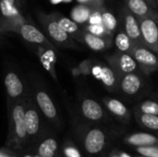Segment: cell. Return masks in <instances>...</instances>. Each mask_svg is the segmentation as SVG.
I'll return each instance as SVG.
<instances>
[{
    "mask_svg": "<svg viewBox=\"0 0 158 157\" xmlns=\"http://www.w3.org/2000/svg\"><path fill=\"white\" fill-rule=\"evenodd\" d=\"M138 157H144V156H142V155H141V156H138Z\"/></svg>",
    "mask_w": 158,
    "mask_h": 157,
    "instance_id": "cell-38",
    "label": "cell"
},
{
    "mask_svg": "<svg viewBox=\"0 0 158 157\" xmlns=\"http://www.w3.org/2000/svg\"><path fill=\"white\" fill-rule=\"evenodd\" d=\"M20 34L26 41L31 42V43H44L46 42L44 35L38 29L29 24H24L21 26Z\"/></svg>",
    "mask_w": 158,
    "mask_h": 157,
    "instance_id": "cell-19",
    "label": "cell"
},
{
    "mask_svg": "<svg viewBox=\"0 0 158 157\" xmlns=\"http://www.w3.org/2000/svg\"><path fill=\"white\" fill-rule=\"evenodd\" d=\"M78 41L83 43L93 51L103 52L111 47L114 40L111 37H100L94 35L83 29Z\"/></svg>",
    "mask_w": 158,
    "mask_h": 157,
    "instance_id": "cell-10",
    "label": "cell"
},
{
    "mask_svg": "<svg viewBox=\"0 0 158 157\" xmlns=\"http://www.w3.org/2000/svg\"><path fill=\"white\" fill-rule=\"evenodd\" d=\"M143 75L142 72H135L122 76L119 81L118 90L127 96L137 95L144 85Z\"/></svg>",
    "mask_w": 158,
    "mask_h": 157,
    "instance_id": "cell-9",
    "label": "cell"
},
{
    "mask_svg": "<svg viewBox=\"0 0 158 157\" xmlns=\"http://www.w3.org/2000/svg\"><path fill=\"white\" fill-rule=\"evenodd\" d=\"M135 151L142 156L158 157V146L138 147V148H135Z\"/></svg>",
    "mask_w": 158,
    "mask_h": 157,
    "instance_id": "cell-28",
    "label": "cell"
},
{
    "mask_svg": "<svg viewBox=\"0 0 158 157\" xmlns=\"http://www.w3.org/2000/svg\"><path fill=\"white\" fill-rule=\"evenodd\" d=\"M5 85L7 94L12 98L19 97L23 93V84L19 77L13 72H9L6 75Z\"/></svg>",
    "mask_w": 158,
    "mask_h": 157,
    "instance_id": "cell-17",
    "label": "cell"
},
{
    "mask_svg": "<svg viewBox=\"0 0 158 157\" xmlns=\"http://www.w3.org/2000/svg\"><path fill=\"white\" fill-rule=\"evenodd\" d=\"M155 134H156V136L158 137V133H155Z\"/></svg>",
    "mask_w": 158,
    "mask_h": 157,
    "instance_id": "cell-36",
    "label": "cell"
},
{
    "mask_svg": "<svg viewBox=\"0 0 158 157\" xmlns=\"http://www.w3.org/2000/svg\"><path fill=\"white\" fill-rule=\"evenodd\" d=\"M84 30L94 35L100 37H111L113 38V34H111L103 24H88L84 26Z\"/></svg>",
    "mask_w": 158,
    "mask_h": 157,
    "instance_id": "cell-26",
    "label": "cell"
},
{
    "mask_svg": "<svg viewBox=\"0 0 158 157\" xmlns=\"http://www.w3.org/2000/svg\"><path fill=\"white\" fill-rule=\"evenodd\" d=\"M93 61L91 59H86L84 61H82L80 66H79V69L81 71V73L82 75L85 76H89L92 75V70H93Z\"/></svg>",
    "mask_w": 158,
    "mask_h": 157,
    "instance_id": "cell-30",
    "label": "cell"
},
{
    "mask_svg": "<svg viewBox=\"0 0 158 157\" xmlns=\"http://www.w3.org/2000/svg\"><path fill=\"white\" fill-rule=\"evenodd\" d=\"M37 104L43 114L50 120L57 119V111L51 97L44 91H40L36 94Z\"/></svg>",
    "mask_w": 158,
    "mask_h": 157,
    "instance_id": "cell-15",
    "label": "cell"
},
{
    "mask_svg": "<svg viewBox=\"0 0 158 157\" xmlns=\"http://www.w3.org/2000/svg\"><path fill=\"white\" fill-rule=\"evenodd\" d=\"M147 3H148V5L150 6H152L154 9H157V3H156V0H145Z\"/></svg>",
    "mask_w": 158,
    "mask_h": 157,
    "instance_id": "cell-31",
    "label": "cell"
},
{
    "mask_svg": "<svg viewBox=\"0 0 158 157\" xmlns=\"http://www.w3.org/2000/svg\"><path fill=\"white\" fill-rule=\"evenodd\" d=\"M92 75L107 89V91L114 93L118 90L120 77L118 73L107 64L95 62L93 63Z\"/></svg>",
    "mask_w": 158,
    "mask_h": 157,
    "instance_id": "cell-4",
    "label": "cell"
},
{
    "mask_svg": "<svg viewBox=\"0 0 158 157\" xmlns=\"http://www.w3.org/2000/svg\"><path fill=\"white\" fill-rule=\"evenodd\" d=\"M102 7L100 6V5L95 4V5H80L78 6H76L71 13V17L73 19V20L76 23H85L88 22L90 17L92 16V14L99 9H101Z\"/></svg>",
    "mask_w": 158,
    "mask_h": 157,
    "instance_id": "cell-16",
    "label": "cell"
},
{
    "mask_svg": "<svg viewBox=\"0 0 158 157\" xmlns=\"http://www.w3.org/2000/svg\"><path fill=\"white\" fill-rule=\"evenodd\" d=\"M65 157H82L80 150L71 143H67L63 148Z\"/></svg>",
    "mask_w": 158,
    "mask_h": 157,
    "instance_id": "cell-29",
    "label": "cell"
},
{
    "mask_svg": "<svg viewBox=\"0 0 158 157\" xmlns=\"http://www.w3.org/2000/svg\"><path fill=\"white\" fill-rule=\"evenodd\" d=\"M134 117L138 124L147 130L156 131L158 133V116L154 115H146V114H142L139 112H134Z\"/></svg>",
    "mask_w": 158,
    "mask_h": 157,
    "instance_id": "cell-21",
    "label": "cell"
},
{
    "mask_svg": "<svg viewBox=\"0 0 158 157\" xmlns=\"http://www.w3.org/2000/svg\"><path fill=\"white\" fill-rule=\"evenodd\" d=\"M138 21L144 45L158 55V21L152 18L138 19Z\"/></svg>",
    "mask_w": 158,
    "mask_h": 157,
    "instance_id": "cell-6",
    "label": "cell"
},
{
    "mask_svg": "<svg viewBox=\"0 0 158 157\" xmlns=\"http://www.w3.org/2000/svg\"><path fill=\"white\" fill-rule=\"evenodd\" d=\"M25 125L28 136H35L40 129V118L34 108L25 109Z\"/></svg>",
    "mask_w": 158,
    "mask_h": 157,
    "instance_id": "cell-18",
    "label": "cell"
},
{
    "mask_svg": "<svg viewBox=\"0 0 158 157\" xmlns=\"http://www.w3.org/2000/svg\"><path fill=\"white\" fill-rule=\"evenodd\" d=\"M81 111L87 120L94 123H105L110 120L108 112L104 105L92 97L82 99L81 103Z\"/></svg>",
    "mask_w": 158,
    "mask_h": 157,
    "instance_id": "cell-5",
    "label": "cell"
},
{
    "mask_svg": "<svg viewBox=\"0 0 158 157\" xmlns=\"http://www.w3.org/2000/svg\"><path fill=\"white\" fill-rule=\"evenodd\" d=\"M11 118L14 125L15 138L22 143L28 136L25 125V108L22 104L15 105L11 111Z\"/></svg>",
    "mask_w": 158,
    "mask_h": 157,
    "instance_id": "cell-13",
    "label": "cell"
},
{
    "mask_svg": "<svg viewBox=\"0 0 158 157\" xmlns=\"http://www.w3.org/2000/svg\"><path fill=\"white\" fill-rule=\"evenodd\" d=\"M114 43L118 49V52L121 53H127L131 54L133 46L135 45L133 42L130 39V37L126 34V32L123 31H120L114 39Z\"/></svg>",
    "mask_w": 158,
    "mask_h": 157,
    "instance_id": "cell-23",
    "label": "cell"
},
{
    "mask_svg": "<svg viewBox=\"0 0 158 157\" xmlns=\"http://www.w3.org/2000/svg\"><path fill=\"white\" fill-rule=\"evenodd\" d=\"M121 16L123 19L124 31L126 34L130 37L135 45H144L138 19L127 7H123L121 9Z\"/></svg>",
    "mask_w": 158,
    "mask_h": 157,
    "instance_id": "cell-7",
    "label": "cell"
},
{
    "mask_svg": "<svg viewBox=\"0 0 158 157\" xmlns=\"http://www.w3.org/2000/svg\"><path fill=\"white\" fill-rule=\"evenodd\" d=\"M106 64L110 66L121 78L124 75L141 72L138 64L131 54L116 52L106 56Z\"/></svg>",
    "mask_w": 158,
    "mask_h": 157,
    "instance_id": "cell-3",
    "label": "cell"
},
{
    "mask_svg": "<svg viewBox=\"0 0 158 157\" xmlns=\"http://www.w3.org/2000/svg\"><path fill=\"white\" fill-rule=\"evenodd\" d=\"M131 55L143 75H151L158 70V55L145 45H134Z\"/></svg>",
    "mask_w": 158,
    "mask_h": 157,
    "instance_id": "cell-2",
    "label": "cell"
},
{
    "mask_svg": "<svg viewBox=\"0 0 158 157\" xmlns=\"http://www.w3.org/2000/svg\"><path fill=\"white\" fill-rule=\"evenodd\" d=\"M133 111L146 115L158 116V100L156 98L143 99L134 106Z\"/></svg>",
    "mask_w": 158,
    "mask_h": 157,
    "instance_id": "cell-20",
    "label": "cell"
},
{
    "mask_svg": "<svg viewBox=\"0 0 158 157\" xmlns=\"http://www.w3.org/2000/svg\"><path fill=\"white\" fill-rule=\"evenodd\" d=\"M57 148V142L55 139H46L40 144L38 148V155L41 157H55Z\"/></svg>",
    "mask_w": 158,
    "mask_h": 157,
    "instance_id": "cell-24",
    "label": "cell"
},
{
    "mask_svg": "<svg viewBox=\"0 0 158 157\" xmlns=\"http://www.w3.org/2000/svg\"><path fill=\"white\" fill-rule=\"evenodd\" d=\"M0 9H1L2 14L5 17H7V18L14 17V16H16L18 14V11H17L14 5L8 4V3L5 2L3 0L0 1Z\"/></svg>",
    "mask_w": 158,
    "mask_h": 157,
    "instance_id": "cell-27",
    "label": "cell"
},
{
    "mask_svg": "<svg viewBox=\"0 0 158 157\" xmlns=\"http://www.w3.org/2000/svg\"><path fill=\"white\" fill-rule=\"evenodd\" d=\"M126 7L137 18H152L158 21L157 10L148 5L145 0H124Z\"/></svg>",
    "mask_w": 158,
    "mask_h": 157,
    "instance_id": "cell-11",
    "label": "cell"
},
{
    "mask_svg": "<svg viewBox=\"0 0 158 157\" xmlns=\"http://www.w3.org/2000/svg\"><path fill=\"white\" fill-rule=\"evenodd\" d=\"M123 143L135 148L158 146V137L147 132H134L126 135L123 139Z\"/></svg>",
    "mask_w": 158,
    "mask_h": 157,
    "instance_id": "cell-12",
    "label": "cell"
},
{
    "mask_svg": "<svg viewBox=\"0 0 158 157\" xmlns=\"http://www.w3.org/2000/svg\"><path fill=\"white\" fill-rule=\"evenodd\" d=\"M102 103L108 114L112 115L118 120L122 123H129L131 121V112L120 100L114 97L105 96L102 98Z\"/></svg>",
    "mask_w": 158,
    "mask_h": 157,
    "instance_id": "cell-8",
    "label": "cell"
},
{
    "mask_svg": "<svg viewBox=\"0 0 158 157\" xmlns=\"http://www.w3.org/2000/svg\"><path fill=\"white\" fill-rule=\"evenodd\" d=\"M106 157H108V156H107V155H106Z\"/></svg>",
    "mask_w": 158,
    "mask_h": 157,
    "instance_id": "cell-39",
    "label": "cell"
},
{
    "mask_svg": "<svg viewBox=\"0 0 158 157\" xmlns=\"http://www.w3.org/2000/svg\"><path fill=\"white\" fill-rule=\"evenodd\" d=\"M102 24L104 25V27L111 33L114 34L117 26H118V20L116 19V17L109 11L107 10H102Z\"/></svg>",
    "mask_w": 158,
    "mask_h": 157,
    "instance_id": "cell-25",
    "label": "cell"
},
{
    "mask_svg": "<svg viewBox=\"0 0 158 157\" xmlns=\"http://www.w3.org/2000/svg\"><path fill=\"white\" fill-rule=\"evenodd\" d=\"M34 157H41V156H39V155H37V156H34Z\"/></svg>",
    "mask_w": 158,
    "mask_h": 157,
    "instance_id": "cell-37",
    "label": "cell"
},
{
    "mask_svg": "<svg viewBox=\"0 0 158 157\" xmlns=\"http://www.w3.org/2000/svg\"><path fill=\"white\" fill-rule=\"evenodd\" d=\"M59 24V26L69 35L73 38L79 40L80 35L82 31V30L80 28L79 24L76 23L73 19L65 18V17H59L56 20Z\"/></svg>",
    "mask_w": 158,
    "mask_h": 157,
    "instance_id": "cell-22",
    "label": "cell"
},
{
    "mask_svg": "<svg viewBox=\"0 0 158 157\" xmlns=\"http://www.w3.org/2000/svg\"><path fill=\"white\" fill-rule=\"evenodd\" d=\"M46 31L49 36L57 43L67 47H76V43L71 37L59 26L56 19H50L46 24Z\"/></svg>",
    "mask_w": 158,
    "mask_h": 157,
    "instance_id": "cell-14",
    "label": "cell"
},
{
    "mask_svg": "<svg viewBox=\"0 0 158 157\" xmlns=\"http://www.w3.org/2000/svg\"><path fill=\"white\" fill-rule=\"evenodd\" d=\"M3 1H5L8 4H11V5H15V0H3Z\"/></svg>",
    "mask_w": 158,
    "mask_h": 157,
    "instance_id": "cell-33",
    "label": "cell"
},
{
    "mask_svg": "<svg viewBox=\"0 0 158 157\" xmlns=\"http://www.w3.org/2000/svg\"><path fill=\"white\" fill-rule=\"evenodd\" d=\"M156 3H157V9H158V0H156Z\"/></svg>",
    "mask_w": 158,
    "mask_h": 157,
    "instance_id": "cell-35",
    "label": "cell"
},
{
    "mask_svg": "<svg viewBox=\"0 0 158 157\" xmlns=\"http://www.w3.org/2000/svg\"><path fill=\"white\" fill-rule=\"evenodd\" d=\"M108 157H121V153H118L117 151H114Z\"/></svg>",
    "mask_w": 158,
    "mask_h": 157,
    "instance_id": "cell-32",
    "label": "cell"
},
{
    "mask_svg": "<svg viewBox=\"0 0 158 157\" xmlns=\"http://www.w3.org/2000/svg\"><path fill=\"white\" fill-rule=\"evenodd\" d=\"M23 157H34V156H31V155H24Z\"/></svg>",
    "mask_w": 158,
    "mask_h": 157,
    "instance_id": "cell-34",
    "label": "cell"
},
{
    "mask_svg": "<svg viewBox=\"0 0 158 157\" xmlns=\"http://www.w3.org/2000/svg\"><path fill=\"white\" fill-rule=\"evenodd\" d=\"M108 143L109 133L101 127H89L82 134L83 149L90 156L100 155L107 147Z\"/></svg>",
    "mask_w": 158,
    "mask_h": 157,
    "instance_id": "cell-1",
    "label": "cell"
}]
</instances>
